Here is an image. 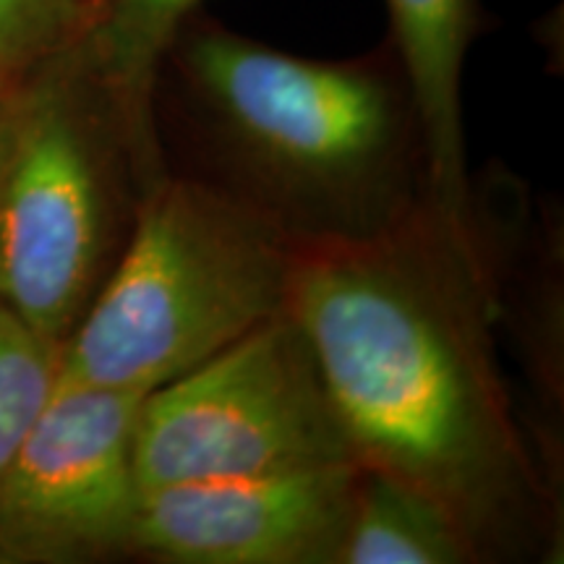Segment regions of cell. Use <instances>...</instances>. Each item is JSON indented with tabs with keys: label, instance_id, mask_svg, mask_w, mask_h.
Here are the masks:
<instances>
[{
	"label": "cell",
	"instance_id": "6",
	"mask_svg": "<svg viewBox=\"0 0 564 564\" xmlns=\"http://www.w3.org/2000/svg\"><path fill=\"white\" fill-rule=\"evenodd\" d=\"M144 394L58 379L0 484V562L133 560Z\"/></svg>",
	"mask_w": 564,
	"mask_h": 564
},
{
	"label": "cell",
	"instance_id": "8",
	"mask_svg": "<svg viewBox=\"0 0 564 564\" xmlns=\"http://www.w3.org/2000/svg\"><path fill=\"white\" fill-rule=\"evenodd\" d=\"M394 58L411 87L429 160L432 204L460 228L474 223L463 126V70L478 32V0H384Z\"/></svg>",
	"mask_w": 564,
	"mask_h": 564
},
{
	"label": "cell",
	"instance_id": "4",
	"mask_svg": "<svg viewBox=\"0 0 564 564\" xmlns=\"http://www.w3.org/2000/svg\"><path fill=\"white\" fill-rule=\"evenodd\" d=\"M295 253L236 202L167 173L61 345V379L139 394L173 382L288 312Z\"/></svg>",
	"mask_w": 564,
	"mask_h": 564
},
{
	"label": "cell",
	"instance_id": "1",
	"mask_svg": "<svg viewBox=\"0 0 564 564\" xmlns=\"http://www.w3.org/2000/svg\"><path fill=\"white\" fill-rule=\"evenodd\" d=\"M288 314L364 468L440 502L481 564L562 552V478L514 408L476 215L432 202L382 236L299 249Z\"/></svg>",
	"mask_w": 564,
	"mask_h": 564
},
{
	"label": "cell",
	"instance_id": "13",
	"mask_svg": "<svg viewBox=\"0 0 564 564\" xmlns=\"http://www.w3.org/2000/svg\"><path fill=\"white\" fill-rule=\"evenodd\" d=\"M9 118H11V89L0 91V160H3L6 133H9Z\"/></svg>",
	"mask_w": 564,
	"mask_h": 564
},
{
	"label": "cell",
	"instance_id": "2",
	"mask_svg": "<svg viewBox=\"0 0 564 564\" xmlns=\"http://www.w3.org/2000/svg\"><path fill=\"white\" fill-rule=\"evenodd\" d=\"M152 108L167 173L295 249L382 236L432 202L419 110L390 45L301 58L196 11L162 58Z\"/></svg>",
	"mask_w": 564,
	"mask_h": 564
},
{
	"label": "cell",
	"instance_id": "11",
	"mask_svg": "<svg viewBox=\"0 0 564 564\" xmlns=\"http://www.w3.org/2000/svg\"><path fill=\"white\" fill-rule=\"evenodd\" d=\"M61 379V345L0 306V484Z\"/></svg>",
	"mask_w": 564,
	"mask_h": 564
},
{
	"label": "cell",
	"instance_id": "7",
	"mask_svg": "<svg viewBox=\"0 0 564 564\" xmlns=\"http://www.w3.org/2000/svg\"><path fill=\"white\" fill-rule=\"evenodd\" d=\"M358 463L141 491L133 560L337 564Z\"/></svg>",
	"mask_w": 564,
	"mask_h": 564
},
{
	"label": "cell",
	"instance_id": "5",
	"mask_svg": "<svg viewBox=\"0 0 564 564\" xmlns=\"http://www.w3.org/2000/svg\"><path fill=\"white\" fill-rule=\"evenodd\" d=\"M133 460L141 491L358 463L288 312L144 394Z\"/></svg>",
	"mask_w": 564,
	"mask_h": 564
},
{
	"label": "cell",
	"instance_id": "10",
	"mask_svg": "<svg viewBox=\"0 0 564 564\" xmlns=\"http://www.w3.org/2000/svg\"><path fill=\"white\" fill-rule=\"evenodd\" d=\"M204 0H105L82 53L95 74L121 102L141 150L158 171H165L154 129V87L162 58L175 34L199 11Z\"/></svg>",
	"mask_w": 564,
	"mask_h": 564
},
{
	"label": "cell",
	"instance_id": "12",
	"mask_svg": "<svg viewBox=\"0 0 564 564\" xmlns=\"http://www.w3.org/2000/svg\"><path fill=\"white\" fill-rule=\"evenodd\" d=\"M105 0H0V91L87 37Z\"/></svg>",
	"mask_w": 564,
	"mask_h": 564
},
{
	"label": "cell",
	"instance_id": "3",
	"mask_svg": "<svg viewBox=\"0 0 564 564\" xmlns=\"http://www.w3.org/2000/svg\"><path fill=\"white\" fill-rule=\"evenodd\" d=\"M165 175L82 45L26 76L0 160V306L66 343Z\"/></svg>",
	"mask_w": 564,
	"mask_h": 564
},
{
	"label": "cell",
	"instance_id": "9",
	"mask_svg": "<svg viewBox=\"0 0 564 564\" xmlns=\"http://www.w3.org/2000/svg\"><path fill=\"white\" fill-rule=\"evenodd\" d=\"M337 564H481L455 518L400 478L358 468Z\"/></svg>",
	"mask_w": 564,
	"mask_h": 564
}]
</instances>
